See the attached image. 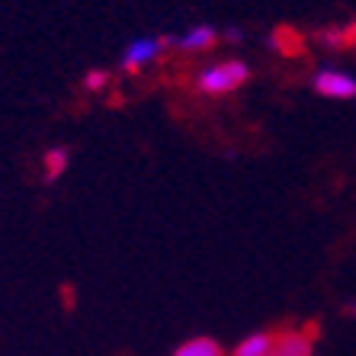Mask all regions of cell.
Segmentation results:
<instances>
[{
    "mask_svg": "<svg viewBox=\"0 0 356 356\" xmlns=\"http://www.w3.org/2000/svg\"><path fill=\"white\" fill-rule=\"evenodd\" d=\"M273 343H276V334L273 331L248 334V337H244L238 347L232 350V356H270V353H273Z\"/></svg>",
    "mask_w": 356,
    "mask_h": 356,
    "instance_id": "cell-6",
    "label": "cell"
},
{
    "mask_svg": "<svg viewBox=\"0 0 356 356\" xmlns=\"http://www.w3.org/2000/svg\"><path fill=\"white\" fill-rule=\"evenodd\" d=\"M347 315L356 318V298H350V302H347Z\"/></svg>",
    "mask_w": 356,
    "mask_h": 356,
    "instance_id": "cell-12",
    "label": "cell"
},
{
    "mask_svg": "<svg viewBox=\"0 0 356 356\" xmlns=\"http://www.w3.org/2000/svg\"><path fill=\"white\" fill-rule=\"evenodd\" d=\"M312 350H315V334L302 331V327H289V331L276 334L270 356H312Z\"/></svg>",
    "mask_w": 356,
    "mask_h": 356,
    "instance_id": "cell-4",
    "label": "cell"
},
{
    "mask_svg": "<svg viewBox=\"0 0 356 356\" xmlns=\"http://www.w3.org/2000/svg\"><path fill=\"white\" fill-rule=\"evenodd\" d=\"M174 356H225V350L212 337H193L186 343H180Z\"/></svg>",
    "mask_w": 356,
    "mask_h": 356,
    "instance_id": "cell-8",
    "label": "cell"
},
{
    "mask_svg": "<svg viewBox=\"0 0 356 356\" xmlns=\"http://www.w3.org/2000/svg\"><path fill=\"white\" fill-rule=\"evenodd\" d=\"M42 167H45V180H49V183L61 180V174H65L67 167H71V151H67L65 145H55V148L45 151Z\"/></svg>",
    "mask_w": 356,
    "mask_h": 356,
    "instance_id": "cell-7",
    "label": "cell"
},
{
    "mask_svg": "<svg viewBox=\"0 0 356 356\" xmlns=\"http://www.w3.org/2000/svg\"><path fill=\"white\" fill-rule=\"evenodd\" d=\"M312 87H315L321 97H331V99H353L356 97V77L340 71V67L324 65L315 71L312 77Z\"/></svg>",
    "mask_w": 356,
    "mask_h": 356,
    "instance_id": "cell-3",
    "label": "cell"
},
{
    "mask_svg": "<svg viewBox=\"0 0 356 356\" xmlns=\"http://www.w3.org/2000/svg\"><path fill=\"white\" fill-rule=\"evenodd\" d=\"M164 49H177V35H141V39H132L125 45L122 58H119V67L122 71H138V67L158 58Z\"/></svg>",
    "mask_w": 356,
    "mask_h": 356,
    "instance_id": "cell-2",
    "label": "cell"
},
{
    "mask_svg": "<svg viewBox=\"0 0 356 356\" xmlns=\"http://www.w3.org/2000/svg\"><path fill=\"white\" fill-rule=\"evenodd\" d=\"M106 81H109L106 71L93 67V71H87V74H83V90H103V87H106Z\"/></svg>",
    "mask_w": 356,
    "mask_h": 356,
    "instance_id": "cell-10",
    "label": "cell"
},
{
    "mask_svg": "<svg viewBox=\"0 0 356 356\" xmlns=\"http://www.w3.org/2000/svg\"><path fill=\"white\" fill-rule=\"evenodd\" d=\"M222 39L232 42V45H241V42L248 39V35H244V29H241V26H225V29H222Z\"/></svg>",
    "mask_w": 356,
    "mask_h": 356,
    "instance_id": "cell-11",
    "label": "cell"
},
{
    "mask_svg": "<svg viewBox=\"0 0 356 356\" xmlns=\"http://www.w3.org/2000/svg\"><path fill=\"white\" fill-rule=\"evenodd\" d=\"M218 39H222V33H218L216 26L199 23V26H190L183 35H177V49L180 51H206V49H212Z\"/></svg>",
    "mask_w": 356,
    "mask_h": 356,
    "instance_id": "cell-5",
    "label": "cell"
},
{
    "mask_svg": "<svg viewBox=\"0 0 356 356\" xmlns=\"http://www.w3.org/2000/svg\"><path fill=\"white\" fill-rule=\"evenodd\" d=\"M353 35H356V23L350 26V29H331V33H321V42L327 45V49H343Z\"/></svg>",
    "mask_w": 356,
    "mask_h": 356,
    "instance_id": "cell-9",
    "label": "cell"
},
{
    "mask_svg": "<svg viewBox=\"0 0 356 356\" xmlns=\"http://www.w3.org/2000/svg\"><path fill=\"white\" fill-rule=\"evenodd\" d=\"M250 77L248 61L232 58V61H218V65H209L196 74V90L209 93V97H222V93H234L238 87H244Z\"/></svg>",
    "mask_w": 356,
    "mask_h": 356,
    "instance_id": "cell-1",
    "label": "cell"
}]
</instances>
